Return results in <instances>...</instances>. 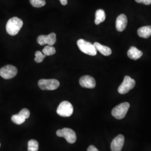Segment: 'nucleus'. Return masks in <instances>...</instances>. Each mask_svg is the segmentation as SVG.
<instances>
[{"instance_id":"obj_1","label":"nucleus","mask_w":151,"mask_h":151,"mask_svg":"<svg viewBox=\"0 0 151 151\" xmlns=\"http://www.w3.org/2000/svg\"><path fill=\"white\" fill-rule=\"evenodd\" d=\"M22 25L23 22L22 19L17 17H12L9 20L6 24V32L9 35L12 36L16 35L20 32Z\"/></svg>"},{"instance_id":"obj_2","label":"nucleus","mask_w":151,"mask_h":151,"mask_svg":"<svg viewBox=\"0 0 151 151\" xmlns=\"http://www.w3.org/2000/svg\"><path fill=\"white\" fill-rule=\"evenodd\" d=\"M77 44L78 48L82 52L91 56H94L97 54V50L93 44L87 42L85 40L79 39Z\"/></svg>"},{"instance_id":"obj_3","label":"nucleus","mask_w":151,"mask_h":151,"mask_svg":"<svg viewBox=\"0 0 151 151\" xmlns=\"http://www.w3.org/2000/svg\"><path fill=\"white\" fill-rule=\"evenodd\" d=\"M130 108V104L127 102L122 103L114 108L111 111L112 115L117 119H122L125 116Z\"/></svg>"},{"instance_id":"obj_4","label":"nucleus","mask_w":151,"mask_h":151,"mask_svg":"<svg viewBox=\"0 0 151 151\" xmlns=\"http://www.w3.org/2000/svg\"><path fill=\"white\" fill-rule=\"evenodd\" d=\"M60 85V82L55 79H42L38 82V86L42 90H54Z\"/></svg>"},{"instance_id":"obj_5","label":"nucleus","mask_w":151,"mask_h":151,"mask_svg":"<svg viewBox=\"0 0 151 151\" xmlns=\"http://www.w3.org/2000/svg\"><path fill=\"white\" fill-rule=\"evenodd\" d=\"M57 113L60 116H70L73 113V106L70 102L63 101L59 105L57 109Z\"/></svg>"},{"instance_id":"obj_6","label":"nucleus","mask_w":151,"mask_h":151,"mask_svg":"<svg viewBox=\"0 0 151 151\" xmlns=\"http://www.w3.org/2000/svg\"><path fill=\"white\" fill-rule=\"evenodd\" d=\"M57 135L60 137H63L69 143H74L76 141L77 137L74 130L70 128H65L62 129L58 130L56 132Z\"/></svg>"},{"instance_id":"obj_7","label":"nucleus","mask_w":151,"mask_h":151,"mask_svg":"<svg viewBox=\"0 0 151 151\" xmlns=\"http://www.w3.org/2000/svg\"><path fill=\"white\" fill-rule=\"evenodd\" d=\"M135 85V81L128 76L124 77L123 82L118 88V92L120 94H125L133 89Z\"/></svg>"},{"instance_id":"obj_8","label":"nucleus","mask_w":151,"mask_h":151,"mask_svg":"<svg viewBox=\"0 0 151 151\" xmlns=\"http://www.w3.org/2000/svg\"><path fill=\"white\" fill-rule=\"evenodd\" d=\"M17 70L12 65H7L0 69V76L4 79L9 80L16 76Z\"/></svg>"},{"instance_id":"obj_9","label":"nucleus","mask_w":151,"mask_h":151,"mask_svg":"<svg viewBox=\"0 0 151 151\" xmlns=\"http://www.w3.org/2000/svg\"><path fill=\"white\" fill-rule=\"evenodd\" d=\"M56 34L54 32L49 34L48 35H40L37 38V42L40 45L48 44V45L53 46L56 43Z\"/></svg>"},{"instance_id":"obj_10","label":"nucleus","mask_w":151,"mask_h":151,"mask_svg":"<svg viewBox=\"0 0 151 151\" xmlns=\"http://www.w3.org/2000/svg\"><path fill=\"white\" fill-rule=\"evenodd\" d=\"M81 86L87 88H93L96 86V81L90 76H83L81 77L79 80Z\"/></svg>"},{"instance_id":"obj_11","label":"nucleus","mask_w":151,"mask_h":151,"mask_svg":"<svg viewBox=\"0 0 151 151\" xmlns=\"http://www.w3.org/2000/svg\"><path fill=\"white\" fill-rule=\"evenodd\" d=\"M124 137L119 134L114 138L111 143V150L112 151H121L124 145Z\"/></svg>"},{"instance_id":"obj_12","label":"nucleus","mask_w":151,"mask_h":151,"mask_svg":"<svg viewBox=\"0 0 151 151\" xmlns=\"http://www.w3.org/2000/svg\"><path fill=\"white\" fill-rule=\"evenodd\" d=\"M128 23V19L125 15H120L116 21V28L118 32H123L125 29Z\"/></svg>"},{"instance_id":"obj_13","label":"nucleus","mask_w":151,"mask_h":151,"mask_svg":"<svg viewBox=\"0 0 151 151\" xmlns=\"http://www.w3.org/2000/svg\"><path fill=\"white\" fill-rule=\"evenodd\" d=\"M143 55V52L135 47H132L128 51V57L133 60H138Z\"/></svg>"},{"instance_id":"obj_14","label":"nucleus","mask_w":151,"mask_h":151,"mask_svg":"<svg viewBox=\"0 0 151 151\" xmlns=\"http://www.w3.org/2000/svg\"><path fill=\"white\" fill-rule=\"evenodd\" d=\"M93 45L97 51H99L101 54H103L105 56H109L112 53L111 49L107 46L103 45L102 44L99 43L97 42H95L93 44Z\"/></svg>"},{"instance_id":"obj_15","label":"nucleus","mask_w":151,"mask_h":151,"mask_svg":"<svg viewBox=\"0 0 151 151\" xmlns=\"http://www.w3.org/2000/svg\"><path fill=\"white\" fill-rule=\"evenodd\" d=\"M138 35L143 38H148L151 36V26H146L139 28L138 31Z\"/></svg>"},{"instance_id":"obj_16","label":"nucleus","mask_w":151,"mask_h":151,"mask_svg":"<svg viewBox=\"0 0 151 151\" xmlns=\"http://www.w3.org/2000/svg\"><path fill=\"white\" fill-rule=\"evenodd\" d=\"M106 19L105 12L102 9L97 10L95 13V23L96 25H99L100 23L105 21Z\"/></svg>"},{"instance_id":"obj_17","label":"nucleus","mask_w":151,"mask_h":151,"mask_svg":"<svg viewBox=\"0 0 151 151\" xmlns=\"http://www.w3.org/2000/svg\"><path fill=\"white\" fill-rule=\"evenodd\" d=\"M39 149V143L34 139L30 140L27 143V151H38Z\"/></svg>"},{"instance_id":"obj_18","label":"nucleus","mask_w":151,"mask_h":151,"mask_svg":"<svg viewBox=\"0 0 151 151\" xmlns=\"http://www.w3.org/2000/svg\"><path fill=\"white\" fill-rule=\"evenodd\" d=\"M25 120L23 116H22L21 115L19 114H15L12 116L11 117V120L13 123L15 124H17V125H20V124L24 123L25 122Z\"/></svg>"},{"instance_id":"obj_19","label":"nucleus","mask_w":151,"mask_h":151,"mask_svg":"<svg viewBox=\"0 0 151 151\" xmlns=\"http://www.w3.org/2000/svg\"><path fill=\"white\" fill-rule=\"evenodd\" d=\"M56 52L55 49L53 46L47 45L43 49V53L46 56H49L55 54Z\"/></svg>"},{"instance_id":"obj_20","label":"nucleus","mask_w":151,"mask_h":151,"mask_svg":"<svg viewBox=\"0 0 151 151\" xmlns=\"http://www.w3.org/2000/svg\"><path fill=\"white\" fill-rule=\"evenodd\" d=\"M31 5L34 7H42L46 4L45 0H30Z\"/></svg>"},{"instance_id":"obj_21","label":"nucleus","mask_w":151,"mask_h":151,"mask_svg":"<svg viewBox=\"0 0 151 151\" xmlns=\"http://www.w3.org/2000/svg\"><path fill=\"white\" fill-rule=\"evenodd\" d=\"M35 61L37 62V63H41L43 62L44 58L46 57L45 55L44 54L40 51H37L35 52Z\"/></svg>"},{"instance_id":"obj_22","label":"nucleus","mask_w":151,"mask_h":151,"mask_svg":"<svg viewBox=\"0 0 151 151\" xmlns=\"http://www.w3.org/2000/svg\"><path fill=\"white\" fill-rule=\"evenodd\" d=\"M19 114L21 115L22 116H23L25 119H27L29 118L30 113L27 109H23L19 113Z\"/></svg>"},{"instance_id":"obj_23","label":"nucleus","mask_w":151,"mask_h":151,"mask_svg":"<svg viewBox=\"0 0 151 151\" xmlns=\"http://www.w3.org/2000/svg\"><path fill=\"white\" fill-rule=\"evenodd\" d=\"M135 1L138 3L143 4L147 5H149L151 4V0H135Z\"/></svg>"},{"instance_id":"obj_24","label":"nucleus","mask_w":151,"mask_h":151,"mask_svg":"<svg viewBox=\"0 0 151 151\" xmlns=\"http://www.w3.org/2000/svg\"><path fill=\"white\" fill-rule=\"evenodd\" d=\"M87 151H99L97 148L93 146H90L87 148Z\"/></svg>"},{"instance_id":"obj_25","label":"nucleus","mask_w":151,"mask_h":151,"mask_svg":"<svg viewBox=\"0 0 151 151\" xmlns=\"http://www.w3.org/2000/svg\"><path fill=\"white\" fill-rule=\"evenodd\" d=\"M60 1L62 5L65 6L67 4V2H68L67 0H60Z\"/></svg>"},{"instance_id":"obj_26","label":"nucleus","mask_w":151,"mask_h":151,"mask_svg":"<svg viewBox=\"0 0 151 151\" xmlns=\"http://www.w3.org/2000/svg\"><path fill=\"white\" fill-rule=\"evenodd\" d=\"M0 147H1V144H0Z\"/></svg>"}]
</instances>
